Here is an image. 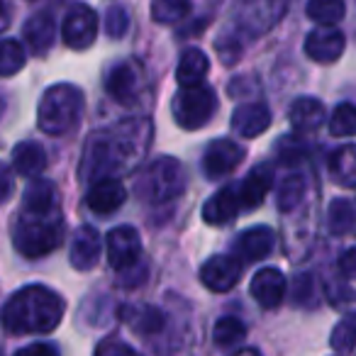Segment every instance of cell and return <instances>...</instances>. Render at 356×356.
I'll return each instance as SVG.
<instances>
[{
  "instance_id": "obj_39",
  "label": "cell",
  "mask_w": 356,
  "mask_h": 356,
  "mask_svg": "<svg viewBox=\"0 0 356 356\" xmlns=\"http://www.w3.org/2000/svg\"><path fill=\"white\" fill-rule=\"evenodd\" d=\"M339 271L344 273L346 278L356 281V247L346 249V252L339 257Z\"/></svg>"
},
{
  "instance_id": "obj_43",
  "label": "cell",
  "mask_w": 356,
  "mask_h": 356,
  "mask_svg": "<svg viewBox=\"0 0 356 356\" xmlns=\"http://www.w3.org/2000/svg\"><path fill=\"white\" fill-rule=\"evenodd\" d=\"M0 356H3V354H0Z\"/></svg>"
},
{
  "instance_id": "obj_32",
  "label": "cell",
  "mask_w": 356,
  "mask_h": 356,
  "mask_svg": "<svg viewBox=\"0 0 356 356\" xmlns=\"http://www.w3.org/2000/svg\"><path fill=\"white\" fill-rule=\"evenodd\" d=\"M25 66V49L17 40H0V76H13Z\"/></svg>"
},
{
  "instance_id": "obj_35",
  "label": "cell",
  "mask_w": 356,
  "mask_h": 356,
  "mask_svg": "<svg viewBox=\"0 0 356 356\" xmlns=\"http://www.w3.org/2000/svg\"><path fill=\"white\" fill-rule=\"evenodd\" d=\"M127 30H129L127 10H124L122 6L108 8V13H105V32H108V37H113V40H120V37L127 35Z\"/></svg>"
},
{
  "instance_id": "obj_23",
  "label": "cell",
  "mask_w": 356,
  "mask_h": 356,
  "mask_svg": "<svg viewBox=\"0 0 356 356\" xmlns=\"http://www.w3.org/2000/svg\"><path fill=\"white\" fill-rule=\"evenodd\" d=\"M208 69H210V61L205 56V51L191 47V49H186L181 54V61H178V69H176V81L181 83V88L200 86L205 76H208Z\"/></svg>"
},
{
  "instance_id": "obj_8",
  "label": "cell",
  "mask_w": 356,
  "mask_h": 356,
  "mask_svg": "<svg viewBox=\"0 0 356 356\" xmlns=\"http://www.w3.org/2000/svg\"><path fill=\"white\" fill-rule=\"evenodd\" d=\"M244 261L239 257H229V254H218L210 257L208 261L200 266V281L208 291L213 293H227L239 283L242 276Z\"/></svg>"
},
{
  "instance_id": "obj_12",
  "label": "cell",
  "mask_w": 356,
  "mask_h": 356,
  "mask_svg": "<svg viewBox=\"0 0 356 356\" xmlns=\"http://www.w3.org/2000/svg\"><path fill=\"white\" fill-rule=\"evenodd\" d=\"M346 40L334 27H317L305 37V54L317 64H332L344 54Z\"/></svg>"
},
{
  "instance_id": "obj_18",
  "label": "cell",
  "mask_w": 356,
  "mask_h": 356,
  "mask_svg": "<svg viewBox=\"0 0 356 356\" xmlns=\"http://www.w3.org/2000/svg\"><path fill=\"white\" fill-rule=\"evenodd\" d=\"M120 317L122 322L134 330L139 337H149V334H159L166 325V315H163L159 307L154 305H144V302H137V305H124L120 310Z\"/></svg>"
},
{
  "instance_id": "obj_31",
  "label": "cell",
  "mask_w": 356,
  "mask_h": 356,
  "mask_svg": "<svg viewBox=\"0 0 356 356\" xmlns=\"http://www.w3.org/2000/svg\"><path fill=\"white\" fill-rule=\"evenodd\" d=\"M244 337H247V327H244L242 320H237V317H222V320H218V325H215V330H213L215 344L222 346V349H229V346L239 344Z\"/></svg>"
},
{
  "instance_id": "obj_14",
  "label": "cell",
  "mask_w": 356,
  "mask_h": 356,
  "mask_svg": "<svg viewBox=\"0 0 356 356\" xmlns=\"http://www.w3.org/2000/svg\"><path fill=\"white\" fill-rule=\"evenodd\" d=\"M127 200V191L120 184L118 178H103L90 186L88 195H86V205L93 210L95 215H110L120 210Z\"/></svg>"
},
{
  "instance_id": "obj_26",
  "label": "cell",
  "mask_w": 356,
  "mask_h": 356,
  "mask_svg": "<svg viewBox=\"0 0 356 356\" xmlns=\"http://www.w3.org/2000/svg\"><path fill=\"white\" fill-rule=\"evenodd\" d=\"M56 208V186L47 178H30L22 193V210H51Z\"/></svg>"
},
{
  "instance_id": "obj_9",
  "label": "cell",
  "mask_w": 356,
  "mask_h": 356,
  "mask_svg": "<svg viewBox=\"0 0 356 356\" xmlns=\"http://www.w3.org/2000/svg\"><path fill=\"white\" fill-rule=\"evenodd\" d=\"M105 249H108L110 266L118 268V271H127L142 259V239H139L137 229L127 227V225L110 229Z\"/></svg>"
},
{
  "instance_id": "obj_22",
  "label": "cell",
  "mask_w": 356,
  "mask_h": 356,
  "mask_svg": "<svg viewBox=\"0 0 356 356\" xmlns=\"http://www.w3.org/2000/svg\"><path fill=\"white\" fill-rule=\"evenodd\" d=\"M288 120L298 132H315L325 122V105L317 98H298L288 110Z\"/></svg>"
},
{
  "instance_id": "obj_37",
  "label": "cell",
  "mask_w": 356,
  "mask_h": 356,
  "mask_svg": "<svg viewBox=\"0 0 356 356\" xmlns=\"http://www.w3.org/2000/svg\"><path fill=\"white\" fill-rule=\"evenodd\" d=\"M95 356H139V354L129 344H124L122 339L108 337V339H103L98 344V349H95Z\"/></svg>"
},
{
  "instance_id": "obj_13",
  "label": "cell",
  "mask_w": 356,
  "mask_h": 356,
  "mask_svg": "<svg viewBox=\"0 0 356 356\" xmlns=\"http://www.w3.org/2000/svg\"><path fill=\"white\" fill-rule=\"evenodd\" d=\"M252 291L254 300L264 307V310H273L283 302L286 298V276H283L278 268H261V271L254 273L252 278Z\"/></svg>"
},
{
  "instance_id": "obj_17",
  "label": "cell",
  "mask_w": 356,
  "mask_h": 356,
  "mask_svg": "<svg viewBox=\"0 0 356 356\" xmlns=\"http://www.w3.org/2000/svg\"><path fill=\"white\" fill-rule=\"evenodd\" d=\"M268 124H271V110L264 103H244L232 115V129L244 139H254L264 134Z\"/></svg>"
},
{
  "instance_id": "obj_36",
  "label": "cell",
  "mask_w": 356,
  "mask_h": 356,
  "mask_svg": "<svg viewBox=\"0 0 356 356\" xmlns=\"http://www.w3.org/2000/svg\"><path fill=\"white\" fill-rule=\"evenodd\" d=\"M315 278L310 273H300V276L293 281V300L298 305H315Z\"/></svg>"
},
{
  "instance_id": "obj_28",
  "label": "cell",
  "mask_w": 356,
  "mask_h": 356,
  "mask_svg": "<svg viewBox=\"0 0 356 356\" xmlns=\"http://www.w3.org/2000/svg\"><path fill=\"white\" fill-rule=\"evenodd\" d=\"M307 17L322 27H334L344 17V0H310L307 3Z\"/></svg>"
},
{
  "instance_id": "obj_34",
  "label": "cell",
  "mask_w": 356,
  "mask_h": 356,
  "mask_svg": "<svg viewBox=\"0 0 356 356\" xmlns=\"http://www.w3.org/2000/svg\"><path fill=\"white\" fill-rule=\"evenodd\" d=\"M330 344L334 351H339V354H346V351H351L356 346V317H346V320H341L339 325L334 327V332H332L330 337Z\"/></svg>"
},
{
  "instance_id": "obj_5",
  "label": "cell",
  "mask_w": 356,
  "mask_h": 356,
  "mask_svg": "<svg viewBox=\"0 0 356 356\" xmlns=\"http://www.w3.org/2000/svg\"><path fill=\"white\" fill-rule=\"evenodd\" d=\"M137 195L144 203H171L186 191V168L178 159H154L137 176Z\"/></svg>"
},
{
  "instance_id": "obj_40",
  "label": "cell",
  "mask_w": 356,
  "mask_h": 356,
  "mask_svg": "<svg viewBox=\"0 0 356 356\" xmlns=\"http://www.w3.org/2000/svg\"><path fill=\"white\" fill-rule=\"evenodd\" d=\"M15 356H59V349L51 344H30V346H22Z\"/></svg>"
},
{
  "instance_id": "obj_10",
  "label": "cell",
  "mask_w": 356,
  "mask_h": 356,
  "mask_svg": "<svg viewBox=\"0 0 356 356\" xmlns=\"http://www.w3.org/2000/svg\"><path fill=\"white\" fill-rule=\"evenodd\" d=\"M242 159H244V149L237 142H232V139H218V142H213L205 149L203 173L210 181H218V178L229 176L242 163Z\"/></svg>"
},
{
  "instance_id": "obj_7",
  "label": "cell",
  "mask_w": 356,
  "mask_h": 356,
  "mask_svg": "<svg viewBox=\"0 0 356 356\" xmlns=\"http://www.w3.org/2000/svg\"><path fill=\"white\" fill-rule=\"evenodd\" d=\"M98 35V17H95L93 8L86 3H76L69 8L64 22H61V40L71 49H88L95 42Z\"/></svg>"
},
{
  "instance_id": "obj_42",
  "label": "cell",
  "mask_w": 356,
  "mask_h": 356,
  "mask_svg": "<svg viewBox=\"0 0 356 356\" xmlns=\"http://www.w3.org/2000/svg\"><path fill=\"white\" fill-rule=\"evenodd\" d=\"M234 356H259V351H254V349H244V351H239V354H234Z\"/></svg>"
},
{
  "instance_id": "obj_30",
  "label": "cell",
  "mask_w": 356,
  "mask_h": 356,
  "mask_svg": "<svg viewBox=\"0 0 356 356\" xmlns=\"http://www.w3.org/2000/svg\"><path fill=\"white\" fill-rule=\"evenodd\" d=\"M191 13V0H152V17L159 25H176Z\"/></svg>"
},
{
  "instance_id": "obj_21",
  "label": "cell",
  "mask_w": 356,
  "mask_h": 356,
  "mask_svg": "<svg viewBox=\"0 0 356 356\" xmlns=\"http://www.w3.org/2000/svg\"><path fill=\"white\" fill-rule=\"evenodd\" d=\"M273 244H276L273 229L259 225V227H252L239 234L237 257H242V261H261V259H266L273 252Z\"/></svg>"
},
{
  "instance_id": "obj_24",
  "label": "cell",
  "mask_w": 356,
  "mask_h": 356,
  "mask_svg": "<svg viewBox=\"0 0 356 356\" xmlns=\"http://www.w3.org/2000/svg\"><path fill=\"white\" fill-rule=\"evenodd\" d=\"M13 166L20 176L37 178L47 168V154L37 142H20L13 149Z\"/></svg>"
},
{
  "instance_id": "obj_16",
  "label": "cell",
  "mask_w": 356,
  "mask_h": 356,
  "mask_svg": "<svg viewBox=\"0 0 356 356\" xmlns=\"http://www.w3.org/2000/svg\"><path fill=\"white\" fill-rule=\"evenodd\" d=\"M271 186H273L271 163H259V166H254L237 191L242 208H247V210L259 208V205L264 203V198L268 195V191H271Z\"/></svg>"
},
{
  "instance_id": "obj_41",
  "label": "cell",
  "mask_w": 356,
  "mask_h": 356,
  "mask_svg": "<svg viewBox=\"0 0 356 356\" xmlns=\"http://www.w3.org/2000/svg\"><path fill=\"white\" fill-rule=\"evenodd\" d=\"M8 27V6H6V0H0V32Z\"/></svg>"
},
{
  "instance_id": "obj_33",
  "label": "cell",
  "mask_w": 356,
  "mask_h": 356,
  "mask_svg": "<svg viewBox=\"0 0 356 356\" xmlns=\"http://www.w3.org/2000/svg\"><path fill=\"white\" fill-rule=\"evenodd\" d=\"M330 132L334 137H356V108L351 103L337 105L330 118Z\"/></svg>"
},
{
  "instance_id": "obj_6",
  "label": "cell",
  "mask_w": 356,
  "mask_h": 356,
  "mask_svg": "<svg viewBox=\"0 0 356 356\" xmlns=\"http://www.w3.org/2000/svg\"><path fill=\"white\" fill-rule=\"evenodd\" d=\"M218 110V95L210 86H188L176 93L171 103L173 120L184 129H200L213 120Z\"/></svg>"
},
{
  "instance_id": "obj_4",
  "label": "cell",
  "mask_w": 356,
  "mask_h": 356,
  "mask_svg": "<svg viewBox=\"0 0 356 356\" xmlns=\"http://www.w3.org/2000/svg\"><path fill=\"white\" fill-rule=\"evenodd\" d=\"M83 93L71 83H56L44 90L37 108V122L44 134H66L79 124Z\"/></svg>"
},
{
  "instance_id": "obj_1",
  "label": "cell",
  "mask_w": 356,
  "mask_h": 356,
  "mask_svg": "<svg viewBox=\"0 0 356 356\" xmlns=\"http://www.w3.org/2000/svg\"><path fill=\"white\" fill-rule=\"evenodd\" d=\"M152 139V124L144 118H127L118 127L88 137L81 161V176L90 184L127 173L144 156Z\"/></svg>"
},
{
  "instance_id": "obj_38",
  "label": "cell",
  "mask_w": 356,
  "mask_h": 356,
  "mask_svg": "<svg viewBox=\"0 0 356 356\" xmlns=\"http://www.w3.org/2000/svg\"><path fill=\"white\" fill-rule=\"evenodd\" d=\"M13 188H15V184H13V171H10V166L0 161V205H3L8 198H10Z\"/></svg>"
},
{
  "instance_id": "obj_25",
  "label": "cell",
  "mask_w": 356,
  "mask_h": 356,
  "mask_svg": "<svg viewBox=\"0 0 356 356\" xmlns=\"http://www.w3.org/2000/svg\"><path fill=\"white\" fill-rule=\"evenodd\" d=\"M330 176L344 188H356V144H346L332 154Z\"/></svg>"
},
{
  "instance_id": "obj_3",
  "label": "cell",
  "mask_w": 356,
  "mask_h": 356,
  "mask_svg": "<svg viewBox=\"0 0 356 356\" xmlns=\"http://www.w3.org/2000/svg\"><path fill=\"white\" fill-rule=\"evenodd\" d=\"M64 239V218L59 208L20 210L13 229V244L27 259H42L51 254Z\"/></svg>"
},
{
  "instance_id": "obj_19",
  "label": "cell",
  "mask_w": 356,
  "mask_h": 356,
  "mask_svg": "<svg viewBox=\"0 0 356 356\" xmlns=\"http://www.w3.org/2000/svg\"><path fill=\"white\" fill-rule=\"evenodd\" d=\"M22 37H25V44L30 47L32 54L44 56L56 40V20L51 17V13H37V15H32L27 20Z\"/></svg>"
},
{
  "instance_id": "obj_20",
  "label": "cell",
  "mask_w": 356,
  "mask_h": 356,
  "mask_svg": "<svg viewBox=\"0 0 356 356\" xmlns=\"http://www.w3.org/2000/svg\"><path fill=\"white\" fill-rule=\"evenodd\" d=\"M239 208H242V203H239L237 191L227 186V188H220L218 193L203 205V220L208 225H213V227H225V225H229L237 218Z\"/></svg>"
},
{
  "instance_id": "obj_15",
  "label": "cell",
  "mask_w": 356,
  "mask_h": 356,
  "mask_svg": "<svg viewBox=\"0 0 356 356\" xmlns=\"http://www.w3.org/2000/svg\"><path fill=\"white\" fill-rule=\"evenodd\" d=\"M100 252H103V242H100L98 229L88 225L76 229L74 242H71V266L79 271H90L98 264Z\"/></svg>"
},
{
  "instance_id": "obj_27",
  "label": "cell",
  "mask_w": 356,
  "mask_h": 356,
  "mask_svg": "<svg viewBox=\"0 0 356 356\" xmlns=\"http://www.w3.org/2000/svg\"><path fill=\"white\" fill-rule=\"evenodd\" d=\"M327 227L337 237L356 232V208L344 198L332 200L330 210H327Z\"/></svg>"
},
{
  "instance_id": "obj_2",
  "label": "cell",
  "mask_w": 356,
  "mask_h": 356,
  "mask_svg": "<svg viewBox=\"0 0 356 356\" xmlns=\"http://www.w3.org/2000/svg\"><path fill=\"white\" fill-rule=\"evenodd\" d=\"M66 302L47 286H25L3 305L0 320L8 334H49L61 325Z\"/></svg>"
},
{
  "instance_id": "obj_11",
  "label": "cell",
  "mask_w": 356,
  "mask_h": 356,
  "mask_svg": "<svg viewBox=\"0 0 356 356\" xmlns=\"http://www.w3.org/2000/svg\"><path fill=\"white\" fill-rule=\"evenodd\" d=\"M139 88H142V71L129 61L113 66L105 76V90L110 93V98H115L122 105L137 103Z\"/></svg>"
},
{
  "instance_id": "obj_29",
  "label": "cell",
  "mask_w": 356,
  "mask_h": 356,
  "mask_svg": "<svg viewBox=\"0 0 356 356\" xmlns=\"http://www.w3.org/2000/svg\"><path fill=\"white\" fill-rule=\"evenodd\" d=\"M305 178L300 176V173H291V176H286L281 181V188H278V210L281 213H291V210H296L298 205L302 203V198H305Z\"/></svg>"
}]
</instances>
